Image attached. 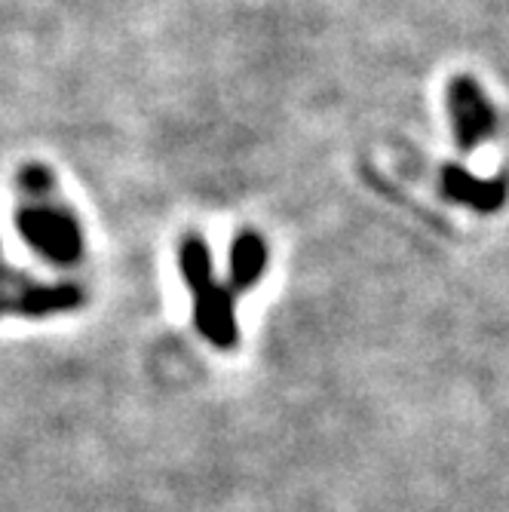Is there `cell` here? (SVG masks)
Segmentation results:
<instances>
[{
	"label": "cell",
	"instance_id": "1",
	"mask_svg": "<svg viewBox=\"0 0 509 512\" xmlns=\"http://www.w3.org/2000/svg\"><path fill=\"white\" fill-rule=\"evenodd\" d=\"M16 224L25 243L50 264L71 267L83 258V230L74 209L59 197L56 178L46 166H25L19 172Z\"/></svg>",
	"mask_w": 509,
	"mask_h": 512
},
{
	"label": "cell",
	"instance_id": "2",
	"mask_svg": "<svg viewBox=\"0 0 509 512\" xmlns=\"http://www.w3.org/2000/svg\"><path fill=\"white\" fill-rule=\"evenodd\" d=\"M178 270L194 295V325L215 350H234L240 344V322L234 292L215 279L209 246L200 234H188L178 246Z\"/></svg>",
	"mask_w": 509,
	"mask_h": 512
},
{
	"label": "cell",
	"instance_id": "3",
	"mask_svg": "<svg viewBox=\"0 0 509 512\" xmlns=\"http://www.w3.org/2000/svg\"><path fill=\"white\" fill-rule=\"evenodd\" d=\"M445 105H448V120L454 132V145L460 154H473L482 148L497 129V111L488 102L485 89L470 77L457 74L448 80L445 89Z\"/></svg>",
	"mask_w": 509,
	"mask_h": 512
},
{
	"label": "cell",
	"instance_id": "4",
	"mask_svg": "<svg viewBox=\"0 0 509 512\" xmlns=\"http://www.w3.org/2000/svg\"><path fill=\"white\" fill-rule=\"evenodd\" d=\"M80 304H83V292L74 283L40 286L22 273L7 270L4 261H0V310L13 307L25 316H50V313L74 310Z\"/></svg>",
	"mask_w": 509,
	"mask_h": 512
},
{
	"label": "cell",
	"instance_id": "5",
	"mask_svg": "<svg viewBox=\"0 0 509 512\" xmlns=\"http://www.w3.org/2000/svg\"><path fill=\"white\" fill-rule=\"evenodd\" d=\"M442 197L448 203H457V206L476 209L482 215H491L506 203L509 184L503 178H476L464 166L448 163L442 169Z\"/></svg>",
	"mask_w": 509,
	"mask_h": 512
},
{
	"label": "cell",
	"instance_id": "6",
	"mask_svg": "<svg viewBox=\"0 0 509 512\" xmlns=\"http://www.w3.org/2000/svg\"><path fill=\"white\" fill-rule=\"evenodd\" d=\"M267 270V243L255 230H240L230 243V273H227V289L234 295L249 292Z\"/></svg>",
	"mask_w": 509,
	"mask_h": 512
}]
</instances>
